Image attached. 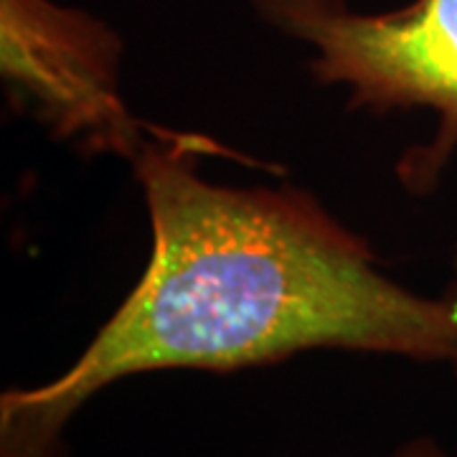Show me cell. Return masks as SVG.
<instances>
[{
    "label": "cell",
    "instance_id": "4",
    "mask_svg": "<svg viewBox=\"0 0 457 457\" xmlns=\"http://www.w3.org/2000/svg\"><path fill=\"white\" fill-rule=\"evenodd\" d=\"M389 457H455V455H453V453H447V450H445L435 437H427V435H422V437H411V440L402 442V445H399Z\"/></svg>",
    "mask_w": 457,
    "mask_h": 457
},
{
    "label": "cell",
    "instance_id": "3",
    "mask_svg": "<svg viewBox=\"0 0 457 457\" xmlns=\"http://www.w3.org/2000/svg\"><path fill=\"white\" fill-rule=\"evenodd\" d=\"M112 26L54 0H0V74L11 102L89 155L130 163L155 128L120 89Z\"/></svg>",
    "mask_w": 457,
    "mask_h": 457
},
{
    "label": "cell",
    "instance_id": "2",
    "mask_svg": "<svg viewBox=\"0 0 457 457\" xmlns=\"http://www.w3.org/2000/svg\"><path fill=\"white\" fill-rule=\"evenodd\" d=\"M252 5L272 29L311 46L315 82L343 87L348 110L435 114L432 140L396 163L402 188L429 196L457 153V0H411L386 13H359L345 0Z\"/></svg>",
    "mask_w": 457,
    "mask_h": 457
},
{
    "label": "cell",
    "instance_id": "5",
    "mask_svg": "<svg viewBox=\"0 0 457 457\" xmlns=\"http://www.w3.org/2000/svg\"><path fill=\"white\" fill-rule=\"evenodd\" d=\"M453 264H455V270H457V245H455V257H453Z\"/></svg>",
    "mask_w": 457,
    "mask_h": 457
},
{
    "label": "cell",
    "instance_id": "1",
    "mask_svg": "<svg viewBox=\"0 0 457 457\" xmlns=\"http://www.w3.org/2000/svg\"><path fill=\"white\" fill-rule=\"evenodd\" d=\"M201 135L155 128L130 161L150 219L145 270L79 359L0 394V457H66L97 394L158 371L231 374L308 351H353L457 374V287L414 293L318 198L206 180Z\"/></svg>",
    "mask_w": 457,
    "mask_h": 457
}]
</instances>
